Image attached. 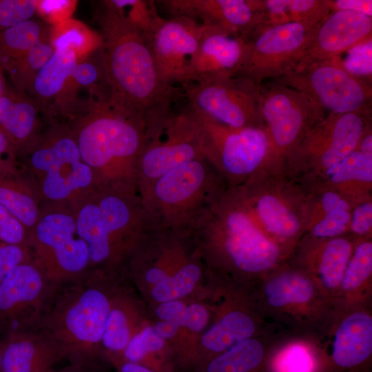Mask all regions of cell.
<instances>
[{"mask_svg": "<svg viewBox=\"0 0 372 372\" xmlns=\"http://www.w3.org/2000/svg\"><path fill=\"white\" fill-rule=\"evenodd\" d=\"M96 15L107 101L142 123L149 142L158 138L178 89L162 77L145 35L107 1Z\"/></svg>", "mask_w": 372, "mask_h": 372, "instance_id": "6da1fadb", "label": "cell"}, {"mask_svg": "<svg viewBox=\"0 0 372 372\" xmlns=\"http://www.w3.org/2000/svg\"><path fill=\"white\" fill-rule=\"evenodd\" d=\"M193 235L202 256L218 271L265 278L288 260L258 224L237 186L227 187L206 208Z\"/></svg>", "mask_w": 372, "mask_h": 372, "instance_id": "7a4b0ae2", "label": "cell"}, {"mask_svg": "<svg viewBox=\"0 0 372 372\" xmlns=\"http://www.w3.org/2000/svg\"><path fill=\"white\" fill-rule=\"evenodd\" d=\"M90 270L114 276L127 265L151 227L136 188L98 185L72 205Z\"/></svg>", "mask_w": 372, "mask_h": 372, "instance_id": "3957f363", "label": "cell"}, {"mask_svg": "<svg viewBox=\"0 0 372 372\" xmlns=\"http://www.w3.org/2000/svg\"><path fill=\"white\" fill-rule=\"evenodd\" d=\"M114 276L90 270L56 287L40 329L60 348L69 362H96L112 298Z\"/></svg>", "mask_w": 372, "mask_h": 372, "instance_id": "277c9868", "label": "cell"}, {"mask_svg": "<svg viewBox=\"0 0 372 372\" xmlns=\"http://www.w3.org/2000/svg\"><path fill=\"white\" fill-rule=\"evenodd\" d=\"M94 95L71 129L81 156L92 170L97 186L136 188L138 163L149 142L147 130L112 106L105 94Z\"/></svg>", "mask_w": 372, "mask_h": 372, "instance_id": "5b68a950", "label": "cell"}, {"mask_svg": "<svg viewBox=\"0 0 372 372\" xmlns=\"http://www.w3.org/2000/svg\"><path fill=\"white\" fill-rule=\"evenodd\" d=\"M227 187L218 172L201 157L167 172L140 197L152 227L192 234L206 208Z\"/></svg>", "mask_w": 372, "mask_h": 372, "instance_id": "8992f818", "label": "cell"}, {"mask_svg": "<svg viewBox=\"0 0 372 372\" xmlns=\"http://www.w3.org/2000/svg\"><path fill=\"white\" fill-rule=\"evenodd\" d=\"M237 187L258 224L289 259L306 230V188L285 171L263 169Z\"/></svg>", "mask_w": 372, "mask_h": 372, "instance_id": "52a82bcc", "label": "cell"}, {"mask_svg": "<svg viewBox=\"0 0 372 372\" xmlns=\"http://www.w3.org/2000/svg\"><path fill=\"white\" fill-rule=\"evenodd\" d=\"M25 147L26 168L43 204L72 206L97 186L70 128L54 127Z\"/></svg>", "mask_w": 372, "mask_h": 372, "instance_id": "ba28073f", "label": "cell"}, {"mask_svg": "<svg viewBox=\"0 0 372 372\" xmlns=\"http://www.w3.org/2000/svg\"><path fill=\"white\" fill-rule=\"evenodd\" d=\"M31 261L54 289L90 271L89 251L79 237L72 206L43 204L39 218L29 231Z\"/></svg>", "mask_w": 372, "mask_h": 372, "instance_id": "9c48e42d", "label": "cell"}, {"mask_svg": "<svg viewBox=\"0 0 372 372\" xmlns=\"http://www.w3.org/2000/svg\"><path fill=\"white\" fill-rule=\"evenodd\" d=\"M260 103L268 152L260 169L284 171L289 155L311 128L325 116V110L304 94L275 82L261 84Z\"/></svg>", "mask_w": 372, "mask_h": 372, "instance_id": "30bf717a", "label": "cell"}, {"mask_svg": "<svg viewBox=\"0 0 372 372\" xmlns=\"http://www.w3.org/2000/svg\"><path fill=\"white\" fill-rule=\"evenodd\" d=\"M371 124V106L349 113H329L289 155L284 171L300 182L320 177L356 149Z\"/></svg>", "mask_w": 372, "mask_h": 372, "instance_id": "8fae6325", "label": "cell"}, {"mask_svg": "<svg viewBox=\"0 0 372 372\" xmlns=\"http://www.w3.org/2000/svg\"><path fill=\"white\" fill-rule=\"evenodd\" d=\"M192 111L233 127L265 130L260 85L241 76L214 74L181 84Z\"/></svg>", "mask_w": 372, "mask_h": 372, "instance_id": "7c38bea8", "label": "cell"}, {"mask_svg": "<svg viewBox=\"0 0 372 372\" xmlns=\"http://www.w3.org/2000/svg\"><path fill=\"white\" fill-rule=\"evenodd\" d=\"M190 110L199 127L203 156L228 187L243 184L261 168L268 152L264 129L227 126Z\"/></svg>", "mask_w": 372, "mask_h": 372, "instance_id": "4fadbf2b", "label": "cell"}, {"mask_svg": "<svg viewBox=\"0 0 372 372\" xmlns=\"http://www.w3.org/2000/svg\"><path fill=\"white\" fill-rule=\"evenodd\" d=\"M312 27L287 23L261 28L247 38L234 74L257 85L294 70L307 43Z\"/></svg>", "mask_w": 372, "mask_h": 372, "instance_id": "5bb4252c", "label": "cell"}, {"mask_svg": "<svg viewBox=\"0 0 372 372\" xmlns=\"http://www.w3.org/2000/svg\"><path fill=\"white\" fill-rule=\"evenodd\" d=\"M340 59L298 66L275 82L304 94L329 113H349L371 106V84L346 72Z\"/></svg>", "mask_w": 372, "mask_h": 372, "instance_id": "9a60e30c", "label": "cell"}, {"mask_svg": "<svg viewBox=\"0 0 372 372\" xmlns=\"http://www.w3.org/2000/svg\"><path fill=\"white\" fill-rule=\"evenodd\" d=\"M163 134L164 139L159 137L150 141L139 158L136 176L139 196L171 170L204 157L199 127L188 107L178 114L169 115Z\"/></svg>", "mask_w": 372, "mask_h": 372, "instance_id": "2e32d148", "label": "cell"}, {"mask_svg": "<svg viewBox=\"0 0 372 372\" xmlns=\"http://www.w3.org/2000/svg\"><path fill=\"white\" fill-rule=\"evenodd\" d=\"M53 288L31 261L12 269L0 281V334L34 330L40 325Z\"/></svg>", "mask_w": 372, "mask_h": 372, "instance_id": "e0dca14e", "label": "cell"}, {"mask_svg": "<svg viewBox=\"0 0 372 372\" xmlns=\"http://www.w3.org/2000/svg\"><path fill=\"white\" fill-rule=\"evenodd\" d=\"M206 25L183 16L161 19L146 37L158 69L168 83H183Z\"/></svg>", "mask_w": 372, "mask_h": 372, "instance_id": "ac0fdd59", "label": "cell"}, {"mask_svg": "<svg viewBox=\"0 0 372 372\" xmlns=\"http://www.w3.org/2000/svg\"><path fill=\"white\" fill-rule=\"evenodd\" d=\"M372 17L349 11H331L313 26L298 66L331 61L371 37Z\"/></svg>", "mask_w": 372, "mask_h": 372, "instance_id": "d6986e66", "label": "cell"}, {"mask_svg": "<svg viewBox=\"0 0 372 372\" xmlns=\"http://www.w3.org/2000/svg\"><path fill=\"white\" fill-rule=\"evenodd\" d=\"M172 17L183 16L218 27L244 41L263 27L251 0H164L156 1Z\"/></svg>", "mask_w": 372, "mask_h": 372, "instance_id": "ffe728a7", "label": "cell"}, {"mask_svg": "<svg viewBox=\"0 0 372 372\" xmlns=\"http://www.w3.org/2000/svg\"><path fill=\"white\" fill-rule=\"evenodd\" d=\"M357 238L350 234L323 239L303 236L294 250L298 251L294 266L309 273L326 291H338Z\"/></svg>", "mask_w": 372, "mask_h": 372, "instance_id": "44dd1931", "label": "cell"}, {"mask_svg": "<svg viewBox=\"0 0 372 372\" xmlns=\"http://www.w3.org/2000/svg\"><path fill=\"white\" fill-rule=\"evenodd\" d=\"M1 372H55L64 360L58 345L41 329L12 331L2 336Z\"/></svg>", "mask_w": 372, "mask_h": 372, "instance_id": "7402d4cb", "label": "cell"}, {"mask_svg": "<svg viewBox=\"0 0 372 372\" xmlns=\"http://www.w3.org/2000/svg\"><path fill=\"white\" fill-rule=\"evenodd\" d=\"M372 354V317L358 311L344 317L337 327L329 362L335 372H358Z\"/></svg>", "mask_w": 372, "mask_h": 372, "instance_id": "603a6c76", "label": "cell"}, {"mask_svg": "<svg viewBox=\"0 0 372 372\" xmlns=\"http://www.w3.org/2000/svg\"><path fill=\"white\" fill-rule=\"evenodd\" d=\"M205 25L198 48L189 62L184 82L200 76L234 74L240 63L245 41L218 27Z\"/></svg>", "mask_w": 372, "mask_h": 372, "instance_id": "cb8c5ba5", "label": "cell"}, {"mask_svg": "<svg viewBox=\"0 0 372 372\" xmlns=\"http://www.w3.org/2000/svg\"><path fill=\"white\" fill-rule=\"evenodd\" d=\"M286 262L265 276L266 302L271 307L282 310L309 304L314 300L317 282L304 270Z\"/></svg>", "mask_w": 372, "mask_h": 372, "instance_id": "d4e9b609", "label": "cell"}, {"mask_svg": "<svg viewBox=\"0 0 372 372\" xmlns=\"http://www.w3.org/2000/svg\"><path fill=\"white\" fill-rule=\"evenodd\" d=\"M300 183H315L333 188L356 204L372 199V158L355 149L320 177Z\"/></svg>", "mask_w": 372, "mask_h": 372, "instance_id": "484cf974", "label": "cell"}, {"mask_svg": "<svg viewBox=\"0 0 372 372\" xmlns=\"http://www.w3.org/2000/svg\"><path fill=\"white\" fill-rule=\"evenodd\" d=\"M263 28L287 23L313 27L331 12V0H252Z\"/></svg>", "mask_w": 372, "mask_h": 372, "instance_id": "4316f807", "label": "cell"}, {"mask_svg": "<svg viewBox=\"0 0 372 372\" xmlns=\"http://www.w3.org/2000/svg\"><path fill=\"white\" fill-rule=\"evenodd\" d=\"M37 124V107L30 100L7 90L0 96V130L18 154L30 142Z\"/></svg>", "mask_w": 372, "mask_h": 372, "instance_id": "83f0119b", "label": "cell"}, {"mask_svg": "<svg viewBox=\"0 0 372 372\" xmlns=\"http://www.w3.org/2000/svg\"><path fill=\"white\" fill-rule=\"evenodd\" d=\"M255 330L253 319L246 313L237 310L227 313L203 334L200 342L203 353L198 362L201 366L211 357L251 338Z\"/></svg>", "mask_w": 372, "mask_h": 372, "instance_id": "f1b7e54d", "label": "cell"}, {"mask_svg": "<svg viewBox=\"0 0 372 372\" xmlns=\"http://www.w3.org/2000/svg\"><path fill=\"white\" fill-rule=\"evenodd\" d=\"M133 329L132 306L126 296L115 292L101 340V357L104 356L116 366L134 334Z\"/></svg>", "mask_w": 372, "mask_h": 372, "instance_id": "f546056e", "label": "cell"}, {"mask_svg": "<svg viewBox=\"0 0 372 372\" xmlns=\"http://www.w3.org/2000/svg\"><path fill=\"white\" fill-rule=\"evenodd\" d=\"M41 199L33 184L20 174L0 178V205L14 216L28 231L37 223Z\"/></svg>", "mask_w": 372, "mask_h": 372, "instance_id": "4dcf8cb0", "label": "cell"}, {"mask_svg": "<svg viewBox=\"0 0 372 372\" xmlns=\"http://www.w3.org/2000/svg\"><path fill=\"white\" fill-rule=\"evenodd\" d=\"M77 63L73 51L56 49L35 76L31 90L41 101H58L74 83L72 75Z\"/></svg>", "mask_w": 372, "mask_h": 372, "instance_id": "1f68e13d", "label": "cell"}, {"mask_svg": "<svg viewBox=\"0 0 372 372\" xmlns=\"http://www.w3.org/2000/svg\"><path fill=\"white\" fill-rule=\"evenodd\" d=\"M265 360L263 345L249 338L207 360L201 372H259Z\"/></svg>", "mask_w": 372, "mask_h": 372, "instance_id": "d6a6232c", "label": "cell"}, {"mask_svg": "<svg viewBox=\"0 0 372 372\" xmlns=\"http://www.w3.org/2000/svg\"><path fill=\"white\" fill-rule=\"evenodd\" d=\"M48 38L54 50L69 49L73 51L77 62L86 59L102 46L99 32L72 18L52 25Z\"/></svg>", "mask_w": 372, "mask_h": 372, "instance_id": "836d02e7", "label": "cell"}, {"mask_svg": "<svg viewBox=\"0 0 372 372\" xmlns=\"http://www.w3.org/2000/svg\"><path fill=\"white\" fill-rule=\"evenodd\" d=\"M45 31L34 20L29 19L0 33V65L7 72L32 47L42 40Z\"/></svg>", "mask_w": 372, "mask_h": 372, "instance_id": "e575fe53", "label": "cell"}, {"mask_svg": "<svg viewBox=\"0 0 372 372\" xmlns=\"http://www.w3.org/2000/svg\"><path fill=\"white\" fill-rule=\"evenodd\" d=\"M164 346V340L157 335L154 328L145 327L132 335L120 362L137 363L154 372H167L166 367L156 357L158 355L165 359L161 355Z\"/></svg>", "mask_w": 372, "mask_h": 372, "instance_id": "d590c367", "label": "cell"}, {"mask_svg": "<svg viewBox=\"0 0 372 372\" xmlns=\"http://www.w3.org/2000/svg\"><path fill=\"white\" fill-rule=\"evenodd\" d=\"M200 255L186 262L162 282L154 286L152 298L158 302H165L178 299L189 293L199 281L203 270Z\"/></svg>", "mask_w": 372, "mask_h": 372, "instance_id": "8d00e7d4", "label": "cell"}, {"mask_svg": "<svg viewBox=\"0 0 372 372\" xmlns=\"http://www.w3.org/2000/svg\"><path fill=\"white\" fill-rule=\"evenodd\" d=\"M371 274V238H357L353 253L347 265L340 289L347 294H352L369 281Z\"/></svg>", "mask_w": 372, "mask_h": 372, "instance_id": "74e56055", "label": "cell"}, {"mask_svg": "<svg viewBox=\"0 0 372 372\" xmlns=\"http://www.w3.org/2000/svg\"><path fill=\"white\" fill-rule=\"evenodd\" d=\"M54 52L48 38L45 39L32 47L12 67L8 73L18 91L31 90L35 76Z\"/></svg>", "mask_w": 372, "mask_h": 372, "instance_id": "f35d334b", "label": "cell"}, {"mask_svg": "<svg viewBox=\"0 0 372 372\" xmlns=\"http://www.w3.org/2000/svg\"><path fill=\"white\" fill-rule=\"evenodd\" d=\"M107 2L145 37L151 34L162 18L157 12L154 1L111 0Z\"/></svg>", "mask_w": 372, "mask_h": 372, "instance_id": "ab89813d", "label": "cell"}, {"mask_svg": "<svg viewBox=\"0 0 372 372\" xmlns=\"http://www.w3.org/2000/svg\"><path fill=\"white\" fill-rule=\"evenodd\" d=\"M273 372H320L318 358L308 347L293 344L279 351L271 362Z\"/></svg>", "mask_w": 372, "mask_h": 372, "instance_id": "60d3db41", "label": "cell"}, {"mask_svg": "<svg viewBox=\"0 0 372 372\" xmlns=\"http://www.w3.org/2000/svg\"><path fill=\"white\" fill-rule=\"evenodd\" d=\"M351 210L341 209L326 214L307 229L304 236L323 239L349 234Z\"/></svg>", "mask_w": 372, "mask_h": 372, "instance_id": "b9f144b4", "label": "cell"}, {"mask_svg": "<svg viewBox=\"0 0 372 372\" xmlns=\"http://www.w3.org/2000/svg\"><path fill=\"white\" fill-rule=\"evenodd\" d=\"M344 59H340L343 69L351 75L366 79L372 74V38L362 41L347 52Z\"/></svg>", "mask_w": 372, "mask_h": 372, "instance_id": "7bdbcfd3", "label": "cell"}, {"mask_svg": "<svg viewBox=\"0 0 372 372\" xmlns=\"http://www.w3.org/2000/svg\"><path fill=\"white\" fill-rule=\"evenodd\" d=\"M87 58L76 63L72 78L76 86L85 87L96 92L105 87V79L100 49L97 52L96 60Z\"/></svg>", "mask_w": 372, "mask_h": 372, "instance_id": "ee69618b", "label": "cell"}, {"mask_svg": "<svg viewBox=\"0 0 372 372\" xmlns=\"http://www.w3.org/2000/svg\"><path fill=\"white\" fill-rule=\"evenodd\" d=\"M37 4L35 0H0V33L30 19Z\"/></svg>", "mask_w": 372, "mask_h": 372, "instance_id": "f6af8a7d", "label": "cell"}, {"mask_svg": "<svg viewBox=\"0 0 372 372\" xmlns=\"http://www.w3.org/2000/svg\"><path fill=\"white\" fill-rule=\"evenodd\" d=\"M28 233V229L0 205V242L27 247Z\"/></svg>", "mask_w": 372, "mask_h": 372, "instance_id": "bcb514c9", "label": "cell"}, {"mask_svg": "<svg viewBox=\"0 0 372 372\" xmlns=\"http://www.w3.org/2000/svg\"><path fill=\"white\" fill-rule=\"evenodd\" d=\"M349 234L358 238L372 237V199L362 201L353 207Z\"/></svg>", "mask_w": 372, "mask_h": 372, "instance_id": "7dc6e473", "label": "cell"}, {"mask_svg": "<svg viewBox=\"0 0 372 372\" xmlns=\"http://www.w3.org/2000/svg\"><path fill=\"white\" fill-rule=\"evenodd\" d=\"M77 1L74 0H41L37 1V12L51 25L71 18Z\"/></svg>", "mask_w": 372, "mask_h": 372, "instance_id": "c3c4849f", "label": "cell"}, {"mask_svg": "<svg viewBox=\"0 0 372 372\" xmlns=\"http://www.w3.org/2000/svg\"><path fill=\"white\" fill-rule=\"evenodd\" d=\"M31 260L27 247L0 242V281L17 265Z\"/></svg>", "mask_w": 372, "mask_h": 372, "instance_id": "681fc988", "label": "cell"}, {"mask_svg": "<svg viewBox=\"0 0 372 372\" xmlns=\"http://www.w3.org/2000/svg\"><path fill=\"white\" fill-rule=\"evenodd\" d=\"M18 152L7 136L0 130V178L19 174Z\"/></svg>", "mask_w": 372, "mask_h": 372, "instance_id": "f907efd6", "label": "cell"}, {"mask_svg": "<svg viewBox=\"0 0 372 372\" xmlns=\"http://www.w3.org/2000/svg\"><path fill=\"white\" fill-rule=\"evenodd\" d=\"M208 320L207 309L200 304L194 303L185 306L179 324L192 331L198 332L206 326Z\"/></svg>", "mask_w": 372, "mask_h": 372, "instance_id": "816d5d0a", "label": "cell"}, {"mask_svg": "<svg viewBox=\"0 0 372 372\" xmlns=\"http://www.w3.org/2000/svg\"><path fill=\"white\" fill-rule=\"evenodd\" d=\"M185 307V305L178 300L161 302L156 307V314L161 320L174 322L179 324Z\"/></svg>", "mask_w": 372, "mask_h": 372, "instance_id": "f5cc1de1", "label": "cell"}, {"mask_svg": "<svg viewBox=\"0 0 372 372\" xmlns=\"http://www.w3.org/2000/svg\"><path fill=\"white\" fill-rule=\"evenodd\" d=\"M349 10L372 17L371 0H331V11Z\"/></svg>", "mask_w": 372, "mask_h": 372, "instance_id": "db71d44e", "label": "cell"}, {"mask_svg": "<svg viewBox=\"0 0 372 372\" xmlns=\"http://www.w3.org/2000/svg\"><path fill=\"white\" fill-rule=\"evenodd\" d=\"M180 327L176 322L161 320L155 324L154 329L158 336L165 340L174 337Z\"/></svg>", "mask_w": 372, "mask_h": 372, "instance_id": "11a10c76", "label": "cell"}, {"mask_svg": "<svg viewBox=\"0 0 372 372\" xmlns=\"http://www.w3.org/2000/svg\"><path fill=\"white\" fill-rule=\"evenodd\" d=\"M356 149L372 158V125H369L361 137Z\"/></svg>", "mask_w": 372, "mask_h": 372, "instance_id": "9f6ffc18", "label": "cell"}, {"mask_svg": "<svg viewBox=\"0 0 372 372\" xmlns=\"http://www.w3.org/2000/svg\"><path fill=\"white\" fill-rule=\"evenodd\" d=\"M96 362H75L55 372H96Z\"/></svg>", "mask_w": 372, "mask_h": 372, "instance_id": "6f0895ef", "label": "cell"}, {"mask_svg": "<svg viewBox=\"0 0 372 372\" xmlns=\"http://www.w3.org/2000/svg\"><path fill=\"white\" fill-rule=\"evenodd\" d=\"M116 368L117 372H154L143 365L125 361L118 362Z\"/></svg>", "mask_w": 372, "mask_h": 372, "instance_id": "680465c9", "label": "cell"}, {"mask_svg": "<svg viewBox=\"0 0 372 372\" xmlns=\"http://www.w3.org/2000/svg\"><path fill=\"white\" fill-rule=\"evenodd\" d=\"M3 68L0 65V96L6 92L5 79L2 73Z\"/></svg>", "mask_w": 372, "mask_h": 372, "instance_id": "91938a15", "label": "cell"}, {"mask_svg": "<svg viewBox=\"0 0 372 372\" xmlns=\"http://www.w3.org/2000/svg\"><path fill=\"white\" fill-rule=\"evenodd\" d=\"M2 349H3V338L0 334V372L1 369V359H2Z\"/></svg>", "mask_w": 372, "mask_h": 372, "instance_id": "94428289", "label": "cell"}]
</instances>
